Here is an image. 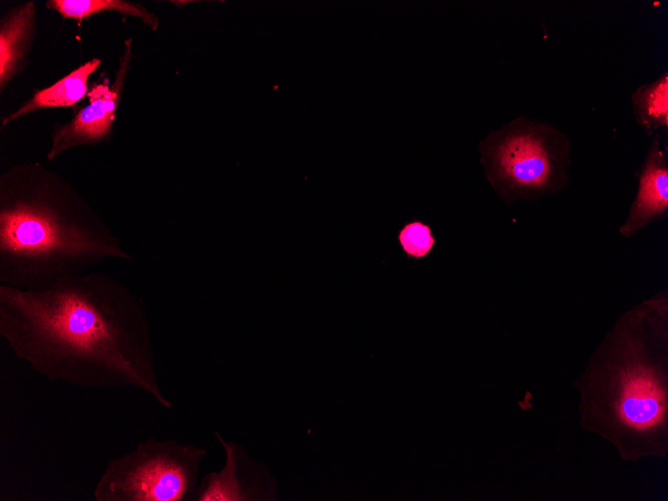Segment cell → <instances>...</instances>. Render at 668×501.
Segmentation results:
<instances>
[{
    "label": "cell",
    "instance_id": "8",
    "mask_svg": "<svg viewBox=\"0 0 668 501\" xmlns=\"http://www.w3.org/2000/svg\"><path fill=\"white\" fill-rule=\"evenodd\" d=\"M637 178L636 195L619 229L627 238L668 215V145L660 133L651 137Z\"/></svg>",
    "mask_w": 668,
    "mask_h": 501
},
{
    "label": "cell",
    "instance_id": "9",
    "mask_svg": "<svg viewBox=\"0 0 668 501\" xmlns=\"http://www.w3.org/2000/svg\"><path fill=\"white\" fill-rule=\"evenodd\" d=\"M101 64V60L93 58L52 86L39 90L17 111L4 120V124L27 113L42 108L70 107L83 99L88 90V79Z\"/></svg>",
    "mask_w": 668,
    "mask_h": 501
},
{
    "label": "cell",
    "instance_id": "4",
    "mask_svg": "<svg viewBox=\"0 0 668 501\" xmlns=\"http://www.w3.org/2000/svg\"><path fill=\"white\" fill-rule=\"evenodd\" d=\"M478 150L487 180L507 205L553 196L570 181V139L549 122L520 115L489 133Z\"/></svg>",
    "mask_w": 668,
    "mask_h": 501
},
{
    "label": "cell",
    "instance_id": "13",
    "mask_svg": "<svg viewBox=\"0 0 668 501\" xmlns=\"http://www.w3.org/2000/svg\"><path fill=\"white\" fill-rule=\"evenodd\" d=\"M397 240L404 254L413 259L425 258L435 245L431 227L420 220L403 225L398 232Z\"/></svg>",
    "mask_w": 668,
    "mask_h": 501
},
{
    "label": "cell",
    "instance_id": "6",
    "mask_svg": "<svg viewBox=\"0 0 668 501\" xmlns=\"http://www.w3.org/2000/svg\"><path fill=\"white\" fill-rule=\"evenodd\" d=\"M215 436L224 449V466L199 479L192 501L277 500L278 483L269 469L219 432Z\"/></svg>",
    "mask_w": 668,
    "mask_h": 501
},
{
    "label": "cell",
    "instance_id": "2",
    "mask_svg": "<svg viewBox=\"0 0 668 501\" xmlns=\"http://www.w3.org/2000/svg\"><path fill=\"white\" fill-rule=\"evenodd\" d=\"M667 293L622 314L576 382L581 424L621 457H663L668 443Z\"/></svg>",
    "mask_w": 668,
    "mask_h": 501
},
{
    "label": "cell",
    "instance_id": "12",
    "mask_svg": "<svg viewBox=\"0 0 668 501\" xmlns=\"http://www.w3.org/2000/svg\"><path fill=\"white\" fill-rule=\"evenodd\" d=\"M49 5L63 18L81 20L103 11H116L135 16L155 28L156 18L142 6L123 0H53Z\"/></svg>",
    "mask_w": 668,
    "mask_h": 501
},
{
    "label": "cell",
    "instance_id": "10",
    "mask_svg": "<svg viewBox=\"0 0 668 501\" xmlns=\"http://www.w3.org/2000/svg\"><path fill=\"white\" fill-rule=\"evenodd\" d=\"M35 7L28 2L4 20L0 31V83L7 82L20 64L34 27Z\"/></svg>",
    "mask_w": 668,
    "mask_h": 501
},
{
    "label": "cell",
    "instance_id": "3",
    "mask_svg": "<svg viewBox=\"0 0 668 501\" xmlns=\"http://www.w3.org/2000/svg\"><path fill=\"white\" fill-rule=\"evenodd\" d=\"M107 259L133 256L54 171L30 163L1 176L0 284L45 287Z\"/></svg>",
    "mask_w": 668,
    "mask_h": 501
},
{
    "label": "cell",
    "instance_id": "1",
    "mask_svg": "<svg viewBox=\"0 0 668 501\" xmlns=\"http://www.w3.org/2000/svg\"><path fill=\"white\" fill-rule=\"evenodd\" d=\"M0 335L15 358L48 382L131 387L173 406L159 384L139 299L105 273L88 271L40 288L0 284Z\"/></svg>",
    "mask_w": 668,
    "mask_h": 501
},
{
    "label": "cell",
    "instance_id": "7",
    "mask_svg": "<svg viewBox=\"0 0 668 501\" xmlns=\"http://www.w3.org/2000/svg\"><path fill=\"white\" fill-rule=\"evenodd\" d=\"M128 51L129 49L127 54L125 53L120 74L114 85L95 86L89 93L90 104L81 109L69 123L55 130L51 147L46 155L48 160H54L70 148L99 143L107 138L119 102L123 77L128 67Z\"/></svg>",
    "mask_w": 668,
    "mask_h": 501
},
{
    "label": "cell",
    "instance_id": "5",
    "mask_svg": "<svg viewBox=\"0 0 668 501\" xmlns=\"http://www.w3.org/2000/svg\"><path fill=\"white\" fill-rule=\"evenodd\" d=\"M205 448L148 438L111 458L93 490L96 501H192Z\"/></svg>",
    "mask_w": 668,
    "mask_h": 501
},
{
    "label": "cell",
    "instance_id": "11",
    "mask_svg": "<svg viewBox=\"0 0 668 501\" xmlns=\"http://www.w3.org/2000/svg\"><path fill=\"white\" fill-rule=\"evenodd\" d=\"M631 107L637 125L648 136L668 130V72L665 70L631 94Z\"/></svg>",
    "mask_w": 668,
    "mask_h": 501
}]
</instances>
